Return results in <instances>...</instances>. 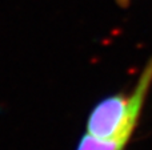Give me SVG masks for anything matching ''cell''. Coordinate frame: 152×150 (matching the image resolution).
I'll list each match as a JSON object with an SVG mask.
<instances>
[{
	"instance_id": "6da1fadb",
	"label": "cell",
	"mask_w": 152,
	"mask_h": 150,
	"mask_svg": "<svg viewBox=\"0 0 152 150\" xmlns=\"http://www.w3.org/2000/svg\"><path fill=\"white\" fill-rule=\"evenodd\" d=\"M152 89V57L143 66L134 88L102 98L89 110L86 133L107 142L128 146L137 130Z\"/></svg>"
},
{
	"instance_id": "7a4b0ae2",
	"label": "cell",
	"mask_w": 152,
	"mask_h": 150,
	"mask_svg": "<svg viewBox=\"0 0 152 150\" xmlns=\"http://www.w3.org/2000/svg\"><path fill=\"white\" fill-rule=\"evenodd\" d=\"M75 150H127V148L113 142L97 140L88 133H84L79 140Z\"/></svg>"
},
{
	"instance_id": "3957f363",
	"label": "cell",
	"mask_w": 152,
	"mask_h": 150,
	"mask_svg": "<svg viewBox=\"0 0 152 150\" xmlns=\"http://www.w3.org/2000/svg\"><path fill=\"white\" fill-rule=\"evenodd\" d=\"M115 3L119 8H121V9H127V8L129 7V4H131V0H115Z\"/></svg>"
}]
</instances>
